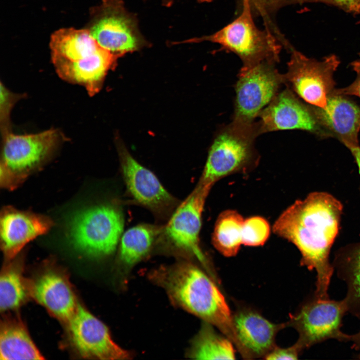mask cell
Listing matches in <instances>:
<instances>
[{"label":"cell","instance_id":"obj_1","mask_svg":"<svg viewBox=\"0 0 360 360\" xmlns=\"http://www.w3.org/2000/svg\"><path fill=\"white\" fill-rule=\"evenodd\" d=\"M343 206L332 194L310 193L296 200L278 218L274 232L292 243L302 255L300 264L316 272L314 294L328 298V290L334 272L330 254L339 232Z\"/></svg>","mask_w":360,"mask_h":360},{"label":"cell","instance_id":"obj_2","mask_svg":"<svg viewBox=\"0 0 360 360\" xmlns=\"http://www.w3.org/2000/svg\"><path fill=\"white\" fill-rule=\"evenodd\" d=\"M150 278L174 304L214 326L234 344L233 316L225 298L198 266L182 260L153 270Z\"/></svg>","mask_w":360,"mask_h":360},{"label":"cell","instance_id":"obj_3","mask_svg":"<svg viewBox=\"0 0 360 360\" xmlns=\"http://www.w3.org/2000/svg\"><path fill=\"white\" fill-rule=\"evenodd\" d=\"M254 16L246 5L240 7L239 15L216 32L182 42L176 44L209 42L218 44L220 49L238 56L243 66H248L265 60L278 62L284 42L270 30H260L256 25Z\"/></svg>","mask_w":360,"mask_h":360},{"label":"cell","instance_id":"obj_4","mask_svg":"<svg viewBox=\"0 0 360 360\" xmlns=\"http://www.w3.org/2000/svg\"><path fill=\"white\" fill-rule=\"evenodd\" d=\"M0 162L1 188L16 189L53 156L64 140L57 129L41 132L16 134L12 132L2 136Z\"/></svg>","mask_w":360,"mask_h":360},{"label":"cell","instance_id":"obj_5","mask_svg":"<svg viewBox=\"0 0 360 360\" xmlns=\"http://www.w3.org/2000/svg\"><path fill=\"white\" fill-rule=\"evenodd\" d=\"M124 226L123 213L116 202L94 206L75 214L70 221V240L78 251L94 258L112 254Z\"/></svg>","mask_w":360,"mask_h":360},{"label":"cell","instance_id":"obj_6","mask_svg":"<svg viewBox=\"0 0 360 360\" xmlns=\"http://www.w3.org/2000/svg\"><path fill=\"white\" fill-rule=\"evenodd\" d=\"M260 134L256 122L244 124L232 121L220 128L209 150L198 182L212 186L220 179L255 163L254 142Z\"/></svg>","mask_w":360,"mask_h":360},{"label":"cell","instance_id":"obj_7","mask_svg":"<svg viewBox=\"0 0 360 360\" xmlns=\"http://www.w3.org/2000/svg\"><path fill=\"white\" fill-rule=\"evenodd\" d=\"M90 14L86 28L112 53L121 56L150 45L140 32L136 14L128 11L122 0H102Z\"/></svg>","mask_w":360,"mask_h":360},{"label":"cell","instance_id":"obj_8","mask_svg":"<svg viewBox=\"0 0 360 360\" xmlns=\"http://www.w3.org/2000/svg\"><path fill=\"white\" fill-rule=\"evenodd\" d=\"M278 62L265 60L242 66L236 85V99L232 122L254 124L260 112L271 102L283 84L284 74L276 68Z\"/></svg>","mask_w":360,"mask_h":360},{"label":"cell","instance_id":"obj_9","mask_svg":"<svg viewBox=\"0 0 360 360\" xmlns=\"http://www.w3.org/2000/svg\"><path fill=\"white\" fill-rule=\"evenodd\" d=\"M348 312L344 298L335 300L314 294L290 316L286 324L298 332L296 344L302 352L330 339L350 342V335L341 330L342 318Z\"/></svg>","mask_w":360,"mask_h":360},{"label":"cell","instance_id":"obj_10","mask_svg":"<svg viewBox=\"0 0 360 360\" xmlns=\"http://www.w3.org/2000/svg\"><path fill=\"white\" fill-rule=\"evenodd\" d=\"M284 74L285 84L306 103L318 108L326 106L336 82L334 75L340 64L338 58L331 54L322 60L309 58L292 46Z\"/></svg>","mask_w":360,"mask_h":360},{"label":"cell","instance_id":"obj_11","mask_svg":"<svg viewBox=\"0 0 360 360\" xmlns=\"http://www.w3.org/2000/svg\"><path fill=\"white\" fill-rule=\"evenodd\" d=\"M212 186L198 182L162 226L159 238L174 250L196 258L204 266L207 260L200 246L199 235L204 202Z\"/></svg>","mask_w":360,"mask_h":360},{"label":"cell","instance_id":"obj_12","mask_svg":"<svg viewBox=\"0 0 360 360\" xmlns=\"http://www.w3.org/2000/svg\"><path fill=\"white\" fill-rule=\"evenodd\" d=\"M121 171L132 201L150 210L158 218L168 220L179 201L163 186L156 176L120 147Z\"/></svg>","mask_w":360,"mask_h":360},{"label":"cell","instance_id":"obj_13","mask_svg":"<svg viewBox=\"0 0 360 360\" xmlns=\"http://www.w3.org/2000/svg\"><path fill=\"white\" fill-rule=\"evenodd\" d=\"M73 348L82 356L100 360H128L131 354L116 344L106 326L80 304L67 322Z\"/></svg>","mask_w":360,"mask_h":360},{"label":"cell","instance_id":"obj_14","mask_svg":"<svg viewBox=\"0 0 360 360\" xmlns=\"http://www.w3.org/2000/svg\"><path fill=\"white\" fill-rule=\"evenodd\" d=\"M256 124L260 134L280 130H300L322 138L314 106L286 86L260 112Z\"/></svg>","mask_w":360,"mask_h":360},{"label":"cell","instance_id":"obj_15","mask_svg":"<svg viewBox=\"0 0 360 360\" xmlns=\"http://www.w3.org/2000/svg\"><path fill=\"white\" fill-rule=\"evenodd\" d=\"M314 107L322 138H335L348 149L359 145L360 106L348 96L334 90L325 107Z\"/></svg>","mask_w":360,"mask_h":360},{"label":"cell","instance_id":"obj_16","mask_svg":"<svg viewBox=\"0 0 360 360\" xmlns=\"http://www.w3.org/2000/svg\"><path fill=\"white\" fill-rule=\"evenodd\" d=\"M54 224L48 216L4 206L0 214V246L4 256L8 260L14 258L28 243L48 232Z\"/></svg>","mask_w":360,"mask_h":360},{"label":"cell","instance_id":"obj_17","mask_svg":"<svg viewBox=\"0 0 360 360\" xmlns=\"http://www.w3.org/2000/svg\"><path fill=\"white\" fill-rule=\"evenodd\" d=\"M236 346L244 358H264L276 346L278 332L286 326L270 322L256 312L240 310L233 316Z\"/></svg>","mask_w":360,"mask_h":360},{"label":"cell","instance_id":"obj_18","mask_svg":"<svg viewBox=\"0 0 360 360\" xmlns=\"http://www.w3.org/2000/svg\"><path fill=\"white\" fill-rule=\"evenodd\" d=\"M32 293L39 304L66 322L78 304L66 278L54 270L46 271L36 278L32 284Z\"/></svg>","mask_w":360,"mask_h":360},{"label":"cell","instance_id":"obj_19","mask_svg":"<svg viewBox=\"0 0 360 360\" xmlns=\"http://www.w3.org/2000/svg\"><path fill=\"white\" fill-rule=\"evenodd\" d=\"M120 56L101 46L93 55L80 62L60 63L54 66L62 78L84 86L92 96L99 92L108 70Z\"/></svg>","mask_w":360,"mask_h":360},{"label":"cell","instance_id":"obj_20","mask_svg":"<svg viewBox=\"0 0 360 360\" xmlns=\"http://www.w3.org/2000/svg\"><path fill=\"white\" fill-rule=\"evenodd\" d=\"M50 46L53 64L82 62L101 47L87 28H60L54 32Z\"/></svg>","mask_w":360,"mask_h":360},{"label":"cell","instance_id":"obj_21","mask_svg":"<svg viewBox=\"0 0 360 360\" xmlns=\"http://www.w3.org/2000/svg\"><path fill=\"white\" fill-rule=\"evenodd\" d=\"M332 265L338 276L346 284L344 300L348 312L360 318V242L339 249Z\"/></svg>","mask_w":360,"mask_h":360},{"label":"cell","instance_id":"obj_22","mask_svg":"<svg viewBox=\"0 0 360 360\" xmlns=\"http://www.w3.org/2000/svg\"><path fill=\"white\" fill-rule=\"evenodd\" d=\"M162 226L143 224L133 226L123 234L118 253L120 264L126 269L145 258L158 241Z\"/></svg>","mask_w":360,"mask_h":360},{"label":"cell","instance_id":"obj_23","mask_svg":"<svg viewBox=\"0 0 360 360\" xmlns=\"http://www.w3.org/2000/svg\"><path fill=\"white\" fill-rule=\"evenodd\" d=\"M0 356L2 360L44 358L24 325L12 320L1 324Z\"/></svg>","mask_w":360,"mask_h":360},{"label":"cell","instance_id":"obj_24","mask_svg":"<svg viewBox=\"0 0 360 360\" xmlns=\"http://www.w3.org/2000/svg\"><path fill=\"white\" fill-rule=\"evenodd\" d=\"M232 342L205 322L194 339L188 356L196 360H234Z\"/></svg>","mask_w":360,"mask_h":360},{"label":"cell","instance_id":"obj_25","mask_svg":"<svg viewBox=\"0 0 360 360\" xmlns=\"http://www.w3.org/2000/svg\"><path fill=\"white\" fill-rule=\"evenodd\" d=\"M244 220L238 212L232 210L222 212L217 218L212 234V243L224 256H234L242 244Z\"/></svg>","mask_w":360,"mask_h":360},{"label":"cell","instance_id":"obj_26","mask_svg":"<svg viewBox=\"0 0 360 360\" xmlns=\"http://www.w3.org/2000/svg\"><path fill=\"white\" fill-rule=\"evenodd\" d=\"M16 264L4 268L0 278V308L2 312L18 308L24 303L27 290Z\"/></svg>","mask_w":360,"mask_h":360},{"label":"cell","instance_id":"obj_27","mask_svg":"<svg viewBox=\"0 0 360 360\" xmlns=\"http://www.w3.org/2000/svg\"><path fill=\"white\" fill-rule=\"evenodd\" d=\"M240 7L246 5L248 7L254 16L262 17L266 28L276 35L280 32L272 18L281 8L294 4H301V0H238Z\"/></svg>","mask_w":360,"mask_h":360},{"label":"cell","instance_id":"obj_28","mask_svg":"<svg viewBox=\"0 0 360 360\" xmlns=\"http://www.w3.org/2000/svg\"><path fill=\"white\" fill-rule=\"evenodd\" d=\"M270 234V226L264 218L252 216L244 220L242 230V243L248 246L264 244Z\"/></svg>","mask_w":360,"mask_h":360},{"label":"cell","instance_id":"obj_29","mask_svg":"<svg viewBox=\"0 0 360 360\" xmlns=\"http://www.w3.org/2000/svg\"><path fill=\"white\" fill-rule=\"evenodd\" d=\"M24 94H15L0 84V124L2 136L10 132V114L16 102L23 98Z\"/></svg>","mask_w":360,"mask_h":360},{"label":"cell","instance_id":"obj_30","mask_svg":"<svg viewBox=\"0 0 360 360\" xmlns=\"http://www.w3.org/2000/svg\"><path fill=\"white\" fill-rule=\"evenodd\" d=\"M318 2L336 6L354 14H360V0H302V4Z\"/></svg>","mask_w":360,"mask_h":360},{"label":"cell","instance_id":"obj_31","mask_svg":"<svg viewBox=\"0 0 360 360\" xmlns=\"http://www.w3.org/2000/svg\"><path fill=\"white\" fill-rule=\"evenodd\" d=\"M302 352L295 344L288 348H280L275 346L264 358L266 360H296Z\"/></svg>","mask_w":360,"mask_h":360},{"label":"cell","instance_id":"obj_32","mask_svg":"<svg viewBox=\"0 0 360 360\" xmlns=\"http://www.w3.org/2000/svg\"><path fill=\"white\" fill-rule=\"evenodd\" d=\"M352 69L356 73V78L349 86L344 88H336L334 91L346 96H354L360 98V60H356L350 64Z\"/></svg>","mask_w":360,"mask_h":360},{"label":"cell","instance_id":"obj_33","mask_svg":"<svg viewBox=\"0 0 360 360\" xmlns=\"http://www.w3.org/2000/svg\"><path fill=\"white\" fill-rule=\"evenodd\" d=\"M350 342H352V348L358 352V356L360 358V330L357 333L350 335Z\"/></svg>","mask_w":360,"mask_h":360},{"label":"cell","instance_id":"obj_34","mask_svg":"<svg viewBox=\"0 0 360 360\" xmlns=\"http://www.w3.org/2000/svg\"><path fill=\"white\" fill-rule=\"evenodd\" d=\"M353 156L358 166V172L360 175V146H354L348 148Z\"/></svg>","mask_w":360,"mask_h":360},{"label":"cell","instance_id":"obj_35","mask_svg":"<svg viewBox=\"0 0 360 360\" xmlns=\"http://www.w3.org/2000/svg\"><path fill=\"white\" fill-rule=\"evenodd\" d=\"M174 0H162V4L166 7H170L174 3Z\"/></svg>","mask_w":360,"mask_h":360},{"label":"cell","instance_id":"obj_36","mask_svg":"<svg viewBox=\"0 0 360 360\" xmlns=\"http://www.w3.org/2000/svg\"><path fill=\"white\" fill-rule=\"evenodd\" d=\"M198 2L200 3H204V2H210L213 0H196Z\"/></svg>","mask_w":360,"mask_h":360}]
</instances>
